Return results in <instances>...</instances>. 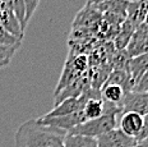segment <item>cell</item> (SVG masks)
Wrapping results in <instances>:
<instances>
[{"label": "cell", "mask_w": 148, "mask_h": 147, "mask_svg": "<svg viewBox=\"0 0 148 147\" xmlns=\"http://www.w3.org/2000/svg\"><path fill=\"white\" fill-rule=\"evenodd\" d=\"M148 14V0H140V1H132L128 5L126 10V21H129L133 26L138 27L139 24L144 23Z\"/></svg>", "instance_id": "cell-9"}, {"label": "cell", "mask_w": 148, "mask_h": 147, "mask_svg": "<svg viewBox=\"0 0 148 147\" xmlns=\"http://www.w3.org/2000/svg\"><path fill=\"white\" fill-rule=\"evenodd\" d=\"M21 42H22V40L13 36L0 24V44L8 45V46H21Z\"/></svg>", "instance_id": "cell-18"}, {"label": "cell", "mask_w": 148, "mask_h": 147, "mask_svg": "<svg viewBox=\"0 0 148 147\" xmlns=\"http://www.w3.org/2000/svg\"><path fill=\"white\" fill-rule=\"evenodd\" d=\"M0 24L8 32H10L13 36H15V37H18L21 40L23 38L24 31H23L22 26H21L19 21H18V18L14 16L13 12H10L9 9L5 8L3 5V3H1V7H0Z\"/></svg>", "instance_id": "cell-8"}, {"label": "cell", "mask_w": 148, "mask_h": 147, "mask_svg": "<svg viewBox=\"0 0 148 147\" xmlns=\"http://www.w3.org/2000/svg\"><path fill=\"white\" fill-rule=\"evenodd\" d=\"M118 116L119 114H116V113H103L102 116L97 119L86 120L84 123L77 125L68 133L97 138V137L102 136L103 133H107V132L118 128Z\"/></svg>", "instance_id": "cell-2"}, {"label": "cell", "mask_w": 148, "mask_h": 147, "mask_svg": "<svg viewBox=\"0 0 148 147\" xmlns=\"http://www.w3.org/2000/svg\"><path fill=\"white\" fill-rule=\"evenodd\" d=\"M103 1H107V0H87V4L89 5H97V4H101Z\"/></svg>", "instance_id": "cell-22"}, {"label": "cell", "mask_w": 148, "mask_h": 147, "mask_svg": "<svg viewBox=\"0 0 148 147\" xmlns=\"http://www.w3.org/2000/svg\"><path fill=\"white\" fill-rule=\"evenodd\" d=\"M97 147H135L138 145L134 137L126 136L120 128L103 133L97 137Z\"/></svg>", "instance_id": "cell-3"}, {"label": "cell", "mask_w": 148, "mask_h": 147, "mask_svg": "<svg viewBox=\"0 0 148 147\" xmlns=\"http://www.w3.org/2000/svg\"><path fill=\"white\" fill-rule=\"evenodd\" d=\"M68 132L29 119L18 127L14 136L15 147H64Z\"/></svg>", "instance_id": "cell-1"}, {"label": "cell", "mask_w": 148, "mask_h": 147, "mask_svg": "<svg viewBox=\"0 0 148 147\" xmlns=\"http://www.w3.org/2000/svg\"><path fill=\"white\" fill-rule=\"evenodd\" d=\"M121 106H123V113L134 111L143 116L147 115L148 114V91H146V92L130 91V92L125 93Z\"/></svg>", "instance_id": "cell-6"}, {"label": "cell", "mask_w": 148, "mask_h": 147, "mask_svg": "<svg viewBox=\"0 0 148 147\" xmlns=\"http://www.w3.org/2000/svg\"><path fill=\"white\" fill-rule=\"evenodd\" d=\"M144 116L134 111H126L123 113L119 120V128L121 129L126 136L137 137L143 129Z\"/></svg>", "instance_id": "cell-7"}, {"label": "cell", "mask_w": 148, "mask_h": 147, "mask_svg": "<svg viewBox=\"0 0 148 147\" xmlns=\"http://www.w3.org/2000/svg\"><path fill=\"white\" fill-rule=\"evenodd\" d=\"M64 147H97L96 138L68 133L64 141Z\"/></svg>", "instance_id": "cell-17"}, {"label": "cell", "mask_w": 148, "mask_h": 147, "mask_svg": "<svg viewBox=\"0 0 148 147\" xmlns=\"http://www.w3.org/2000/svg\"><path fill=\"white\" fill-rule=\"evenodd\" d=\"M101 17H102V13L98 12L95 5L86 4V7L79 12L75 21H74V27L81 26V28L84 26L92 27L101 19Z\"/></svg>", "instance_id": "cell-11"}, {"label": "cell", "mask_w": 148, "mask_h": 147, "mask_svg": "<svg viewBox=\"0 0 148 147\" xmlns=\"http://www.w3.org/2000/svg\"><path fill=\"white\" fill-rule=\"evenodd\" d=\"M135 147H138V145H137V146H135Z\"/></svg>", "instance_id": "cell-27"}, {"label": "cell", "mask_w": 148, "mask_h": 147, "mask_svg": "<svg viewBox=\"0 0 148 147\" xmlns=\"http://www.w3.org/2000/svg\"><path fill=\"white\" fill-rule=\"evenodd\" d=\"M129 3H132V1H140V0H128Z\"/></svg>", "instance_id": "cell-26"}, {"label": "cell", "mask_w": 148, "mask_h": 147, "mask_svg": "<svg viewBox=\"0 0 148 147\" xmlns=\"http://www.w3.org/2000/svg\"><path fill=\"white\" fill-rule=\"evenodd\" d=\"M21 46H8L0 44V60H12L13 55Z\"/></svg>", "instance_id": "cell-19"}, {"label": "cell", "mask_w": 148, "mask_h": 147, "mask_svg": "<svg viewBox=\"0 0 148 147\" xmlns=\"http://www.w3.org/2000/svg\"><path fill=\"white\" fill-rule=\"evenodd\" d=\"M37 120L45 125H51V127H56L66 132H70L77 125L84 123L86 118H84V114H83V109H79L77 111L72 113V114L59 116V118H44V116H41Z\"/></svg>", "instance_id": "cell-4"}, {"label": "cell", "mask_w": 148, "mask_h": 147, "mask_svg": "<svg viewBox=\"0 0 148 147\" xmlns=\"http://www.w3.org/2000/svg\"><path fill=\"white\" fill-rule=\"evenodd\" d=\"M3 3L7 9H9L10 12H13L14 16L18 18L21 26H22L23 31L27 27L26 22V4H24V0H0Z\"/></svg>", "instance_id": "cell-16"}, {"label": "cell", "mask_w": 148, "mask_h": 147, "mask_svg": "<svg viewBox=\"0 0 148 147\" xmlns=\"http://www.w3.org/2000/svg\"><path fill=\"white\" fill-rule=\"evenodd\" d=\"M10 64V60H0V69L5 68L7 65H9Z\"/></svg>", "instance_id": "cell-23"}, {"label": "cell", "mask_w": 148, "mask_h": 147, "mask_svg": "<svg viewBox=\"0 0 148 147\" xmlns=\"http://www.w3.org/2000/svg\"><path fill=\"white\" fill-rule=\"evenodd\" d=\"M144 23H146V24H147V26H148V14H147V17H146V19H144Z\"/></svg>", "instance_id": "cell-25"}, {"label": "cell", "mask_w": 148, "mask_h": 147, "mask_svg": "<svg viewBox=\"0 0 148 147\" xmlns=\"http://www.w3.org/2000/svg\"><path fill=\"white\" fill-rule=\"evenodd\" d=\"M40 1H41V0H24V4H26V22H27V24H28L32 16L35 14L36 9L38 8Z\"/></svg>", "instance_id": "cell-20"}, {"label": "cell", "mask_w": 148, "mask_h": 147, "mask_svg": "<svg viewBox=\"0 0 148 147\" xmlns=\"http://www.w3.org/2000/svg\"><path fill=\"white\" fill-rule=\"evenodd\" d=\"M101 96H102L103 101H107V102L116 104V105L121 106L123 99H124V96H125V91L121 86L105 84V86H102V88H101Z\"/></svg>", "instance_id": "cell-13"}, {"label": "cell", "mask_w": 148, "mask_h": 147, "mask_svg": "<svg viewBox=\"0 0 148 147\" xmlns=\"http://www.w3.org/2000/svg\"><path fill=\"white\" fill-rule=\"evenodd\" d=\"M129 72H130L132 76L133 86L135 87L138 82L140 81V78L148 72V53L130 58V60H129Z\"/></svg>", "instance_id": "cell-10"}, {"label": "cell", "mask_w": 148, "mask_h": 147, "mask_svg": "<svg viewBox=\"0 0 148 147\" xmlns=\"http://www.w3.org/2000/svg\"><path fill=\"white\" fill-rule=\"evenodd\" d=\"M133 91H137V92H146V91H148V72L140 78V81L137 83Z\"/></svg>", "instance_id": "cell-21"}, {"label": "cell", "mask_w": 148, "mask_h": 147, "mask_svg": "<svg viewBox=\"0 0 148 147\" xmlns=\"http://www.w3.org/2000/svg\"><path fill=\"white\" fill-rule=\"evenodd\" d=\"M125 50L130 58L148 53V26L146 23H142L135 28Z\"/></svg>", "instance_id": "cell-5"}, {"label": "cell", "mask_w": 148, "mask_h": 147, "mask_svg": "<svg viewBox=\"0 0 148 147\" xmlns=\"http://www.w3.org/2000/svg\"><path fill=\"white\" fill-rule=\"evenodd\" d=\"M83 114H84L86 120L91 119H97L103 115V100L98 97H92L88 99L83 108Z\"/></svg>", "instance_id": "cell-15"}, {"label": "cell", "mask_w": 148, "mask_h": 147, "mask_svg": "<svg viewBox=\"0 0 148 147\" xmlns=\"http://www.w3.org/2000/svg\"><path fill=\"white\" fill-rule=\"evenodd\" d=\"M135 28L137 27L133 26L129 21H124L121 24V28H120V31L118 32V35H116V38H115V45L114 46L116 47V50H125L126 46H128L129 41H130L132 36H133V33L135 31Z\"/></svg>", "instance_id": "cell-14"}, {"label": "cell", "mask_w": 148, "mask_h": 147, "mask_svg": "<svg viewBox=\"0 0 148 147\" xmlns=\"http://www.w3.org/2000/svg\"><path fill=\"white\" fill-rule=\"evenodd\" d=\"M138 147H148V138L138 142Z\"/></svg>", "instance_id": "cell-24"}, {"label": "cell", "mask_w": 148, "mask_h": 147, "mask_svg": "<svg viewBox=\"0 0 148 147\" xmlns=\"http://www.w3.org/2000/svg\"><path fill=\"white\" fill-rule=\"evenodd\" d=\"M129 1L128 0H107L101 4L95 5L98 12L102 14L105 13H112V14H119L126 18V10H128Z\"/></svg>", "instance_id": "cell-12"}]
</instances>
